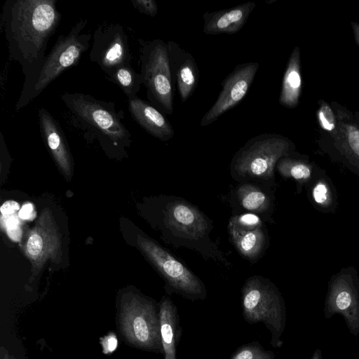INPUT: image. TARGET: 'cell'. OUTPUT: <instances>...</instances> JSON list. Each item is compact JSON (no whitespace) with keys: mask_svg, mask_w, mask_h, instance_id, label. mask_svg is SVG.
<instances>
[{"mask_svg":"<svg viewBox=\"0 0 359 359\" xmlns=\"http://www.w3.org/2000/svg\"><path fill=\"white\" fill-rule=\"evenodd\" d=\"M61 20L57 0H7L1 14V27L9 55L18 62L25 80L43 62L49 39Z\"/></svg>","mask_w":359,"mask_h":359,"instance_id":"cell-1","label":"cell"},{"mask_svg":"<svg viewBox=\"0 0 359 359\" xmlns=\"http://www.w3.org/2000/svg\"><path fill=\"white\" fill-rule=\"evenodd\" d=\"M61 100L69 124L86 136L116 148L129 144L130 133L122 121L123 112L117 111L114 102L81 93H64Z\"/></svg>","mask_w":359,"mask_h":359,"instance_id":"cell-2","label":"cell"},{"mask_svg":"<svg viewBox=\"0 0 359 359\" xmlns=\"http://www.w3.org/2000/svg\"><path fill=\"white\" fill-rule=\"evenodd\" d=\"M161 229L175 247L198 252L204 257L226 262L210 233L211 221L195 205L177 196H167L161 209Z\"/></svg>","mask_w":359,"mask_h":359,"instance_id":"cell-3","label":"cell"},{"mask_svg":"<svg viewBox=\"0 0 359 359\" xmlns=\"http://www.w3.org/2000/svg\"><path fill=\"white\" fill-rule=\"evenodd\" d=\"M87 23V20L81 18L68 33L57 37L38 70L24 81L15 110L24 108L63 72L79 62L82 55L88 50L91 41V34L83 32Z\"/></svg>","mask_w":359,"mask_h":359,"instance_id":"cell-4","label":"cell"},{"mask_svg":"<svg viewBox=\"0 0 359 359\" xmlns=\"http://www.w3.org/2000/svg\"><path fill=\"white\" fill-rule=\"evenodd\" d=\"M295 147L286 137L263 133L250 139L233 156L231 173L236 180H270L278 161L293 156Z\"/></svg>","mask_w":359,"mask_h":359,"instance_id":"cell-5","label":"cell"},{"mask_svg":"<svg viewBox=\"0 0 359 359\" xmlns=\"http://www.w3.org/2000/svg\"><path fill=\"white\" fill-rule=\"evenodd\" d=\"M243 316L250 324L263 323L271 332V344L283 346L286 309L278 287L269 279L254 276L245 281L241 290Z\"/></svg>","mask_w":359,"mask_h":359,"instance_id":"cell-6","label":"cell"},{"mask_svg":"<svg viewBox=\"0 0 359 359\" xmlns=\"http://www.w3.org/2000/svg\"><path fill=\"white\" fill-rule=\"evenodd\" d=\"M121 332L137 348L163 353L161 322L154 303L134 292L125 293L118 314Z\"/></svg>","mask_w":359,"mask_h":359,"instance_id":"cell-7","label":"cell"},{"mask_svg":"<svg viewBox=\"0 0 359 359\" xmlns=\"http://www.w3.org/2000/svg\"><path fill=\"white\" fill-rule=\"evenodd\" d=\"M143 84L150 103L164 114L173 112V83L167 43L159 39L141 42Z\"/></svg>","mask_w":359,"mask_h":359,"instance_id":"cell-8","label":"cell"},{"mask_svg":"<svg viewBox=\"0 0 359 359\" xmlns=\"http://www.w3.org/2000/svg\"><path fill=\"white\" fill-rule=\"evenodd\" d=\"M137 244L175 292L191 300L204 299V283L175 256L148 237L137 234Z\"/></svg>","mask_w":359,"mask_h":359,"instance_id":"cell-9","label":"cell"},{"mask_svg":"<svg viewBox=\"0 0 359 359\" xmlns=\"http://www.w3.org/2000/svg\"><path fill=\"white\" fill-rule=\"evenodd\" d=\"M323 311L327 319L340 315L350 332L359 337V276L354 266L341 268L330 277Z\"/></svg>","mask_w":359,"mask_h":359,"instance_id":"cell-10","label":"cell"},{"mask_svg":"<svg viewBox=\"0 0 359 359\" xmlns=\"http://www.w3.org/2000/svg\"><path fill=\"white\" fill-rule=\"evenodd\" d=\"M128 37L117 22H104L95 30L89 59L109 76L121 66L131 65Z\"/></svg>","mask_w":359,"mask_h":359,"instance_id":"cell-11","label":"cell"},{"mask_svg":"<svg viewBox=\"0 0 359 359\" xmlns=\"http://www.w3.org/2000/svg\"><path fill=\"white\" fill-rule=\"evenodd\" d=\"M24 252L32 263V276H36L48 260H61V236L55 222L52 212L44 208L26 236Z\"/></svg>","mask_w":359,"mask_h":359,"instance_id":"cell-12","label":"cell"},{"mask_svg":"<svg viewBox=\"0 0 359 359\" xmlns=\"http://www.w3.org/2000/svg\"><path fill=\"white\" fill-rule=\"evenodd\" d=\"M259 67V64L256 62H244L235 67L221 83V91L214 104L202 117L201 126L212 123L241 102L250 89Z\"/></svg>","mask_w":359,"mask_h":359,"instance_id":"cell-13","label":"cell"},{"mask_svg":"<svg viewBox=\"0 0 359 359\" xmlns=\"http://www.w3.org/2000/svg\"><path fill=\"white\" fill-rule=\"evenodd\" d=\"M232 243L245 258L255 261L266 246V232L260 218L252 213L232 217L228 224Z\"/></svg>","mask_w":359,"mask_h":359,"instance_id":"cell-14","label":"cell"},{"mask_svg":"<svg viewBox=\"0 0 359 359\" xmlns=\"http://www.w3.org/2000/svg\"><path fill=\"white\" fill-rule=\"evenodd\" d=\"M334 111L337 131L332 137L339 160L348 170L359 177V126L350 111L337 104Z\"/></svg>","mask_w":359,"mask_h":359,"instance_id":"cell-15","label":"cell"},{"mask_svg":"<svg viewBox=\"0 0 359 359\" xmlns=\"http://www.w3.org/2000/svg\"><path fill=\"white\" fill-rule=\"evenodd\" d=\"M173 86L180 100L186 102L194 92L199 81V69L194 56L172 41L167 42Z\"/></svg>","mask_w":359,"mask_h":359,"instance_id":"cell-16","label":"cell"},{"mask_svg":"<svg viewBox=\"0 0 359 359\" xmlns=\"http://www.w3.org/2000/svg\"><path fill=\"white\" fill-rule=\"evenodd\" d=\"M38 116L43 140L57 165L67 178L69 179L72 163L63 130L57 121L47 109L40 108Z\"/></svg>","mask_w":359,"mask_h":359,"instance_id":"cell-17","label":"cell"},{"mask_svg":"<svg viewBox=\"0 0 359 359\" xmlns=\"http://www.w3.org/2000/svg\"><path fill=\"white\" fill-rule=\"evenodd\" d=\"M255 7V2L248 1L230 8L206 12L203 15V32L206 34L237 33L243 27Z\"/></svg>","mask_w":359,"mask_h":359,"instance_id":"cell-18","label":"cell"},{"mask_svg":"<svg viewBox=\"0 0 359 359\" xmlns=\"http://www.w3.org/2000/svg\"><path fill=\"white\" fill-rule=\"evenodd\" d=\"M128 109L133 119L147 132L161 141L172 138V126L161 111L137 97L128 99Z\"/></svg>","mask_w":359,"mask_h":359,"instance_id":"cell-19","label":"cell"},{"mask_svg":"<svg viewBox=\"0 0 359 359\" xmlns=\"http://www.w3.org/2000/svg\"><path fill=\"white\" fill-rule=\"evenodd\" d=\"M308 199L313 208L323 213H334L338 207L337 189L325 170H318L306 187Z\"/></svg>","mask_w":359,"mask_h":359,"instance_id":"cell-20","label":"cell"},{"mask_svg":"<svg viewBox=\"0 0 359 359\" xmlns=\"http://www.w3.org/2000/svg\"><path fill=\"white\" fill-rule=\"evenodd\" d=\"M302 90L300 49L297 46L290 54L283 77L279 103L284 107L294 109L299 104Z\"/></svg>","mask_w":359,"mask_h":359,"instance_id":"cell-21","label":"cell"},{"mask_svg":"<svg viewBox=\"0 0 359 359\" xmlns=\"http://www.w3.org/2000/svg\"><path fill=\"white\" fill-rule=\"evenodd\" d=\"M161 337L165 359L176 358V344L179 333L177 309L168 297H163L159 305Z\"/></svg>","mask_w":359,"mask_h":359,"instance_id":"cell-22","label":"cell"},{"mask_svg":"<svg viewBox=\"0 0 359 359\" xmlns=\"http://www.w3.org/2000/svg\"><path fill=\"white\" fill-rule=\"evenodd\" d=\"M276 168L283 177L296 182L297 193L300 194L313 180L319 167L307 159L293 155L280 158Z\"/></svg>","mask_w":359,"mask_h":359,"instance_id":"cell-23","label":"cell"},{"mask_svg":"<svg viewBox=\"0 0 359 359\" xmlns=\"http://www.w3.org/2000/svg\"><path fill=\"white\" fill-rule=\"evenodd\" d=\"M236 196L240 205L250 213L262 214L271 208L270 196L255 184H241L237 188Z\"/></svg>","mask_w":359,"mask_h":359,"instance_id":"cell-24","label":"cell"},{"mask_svg":"<svg viewBox=\"0 0 359 359\" xmlns=\"http://www.w3.org/2000/svg\"><path fill=\"white\" fill-rule=\"evenodd\" d=\"M107 76L121 88L128 99L137 97L143 84L142 74L135 72L131 65L119 67Z\"/></svg>","mask_w":359,"mask_h":359,"instance_id":"cell-25","label":"cell"},{"mask_svg":"<svg viewBox=\"0 0 359 359\" xmlns=\"http://www.w3.org/2000/svg\"><path fill=\"white\" fill-rule=\"evenodd\" d=\"M317 119L320 127L332 138L337 131V118L334 110L325 100H318Z\"/></svg>","mask_w":359,"mask_h":359,"instance_id":"cell-26","label":"cell"},{"mask_svg":"<svg viewBox=\"0 0 359 359\" xmlns=\"http://www.w3.org/2000/svg\"><path fill=\"white\" fill-rule=\"evenodd\" d=\"M275 354L270 350H266L257 342L247 344L239 347L231 359H274Z\"/></svg>","mask_w":359,"mask_h":359,"instance_id":"cell-27","label":"cell"},{"mask_svg":"<svg viewBox=\"0 0 359 359\" xmlns=\"http://www.w3.org/2000/svg\"><path fill=\"white\" fill-rule=\"evenodd\" d=\"M133 6L139 12L150 17H155L158 13V6L154 0H132Z\"/></svg>","mask_w":359,"mask_h":359,"instance_id":"cell-28","label":"cell"},{"mask_svg":"<svg viewBox=\"0 0 359 359\" xmlns=\"http://www.w3.org/2000/svg\"><path fill=\"white\" fill-rule=\"evenodd\" d=\"M100 344L102 352L104 354H109L114 351L118 345V340L114 332H109L107 335L100 339Z\"/></svg>","mask_w":359,"mask_h":359,"instance_id":"cell-29","label":"cell"},{"mask_svg":"<svg viewBox=\"0 0 359 359\" xmlns=\"http://www.w3.org/2000/svg\"><path fill=\"white\" fill-rule=\"evenodd\" d=\"M1 225L5 231H10L21 226V222L18 215L15 214L1 217Z\"/></svg>","mask_w":359,"mask_h":359,"instance_id":"cell-30","label":"cell"},{"mask_svg":"<svg viewBox=\"0 0 359 359\" xmlns=\"http://www.w3.org/2000/svg\"><path fill=\"white\" fill-rule=\"evenodd\" d=\"M35 216L36 212L31 203L24 204L18 212V217L24 220H33Z\"/></svg>","mask_w":359,"mask_h":359,"instance_id":"cell-31","label":"cell"},{"mask_svg":"<svg viewBox=\"0 0 359 359\" xmlns=\"http://www.w3.org/2000/svg\"><path fill=\"white\" fill-rule=\"evenodd\" d=\"M20 209L19 203L14 201H7L0 208L2 216H8L15 214Z\"/></svg>","mask_w":359,"mask_h":359,"instance_id":"cell-32","label":"cell"},{"mask_svg":"<svg viewBox=\"0 0 359 359\" xmlns=\"http://www.w3.org/2000/svg\"><path fill=\"white\" fill-rule=\"evenodd\" d=\"M351 25L353 32L355 41L358 46L359 47V23L355 22H351Z\"/></svg>","mask_w":359,"mask_h":359,"instance_id":"cell-33","label":"cell"},{"mask_svg":"<svg viewBox=\"0 0 359 359\" xmlns=\"http://www.w3.org/2000/svg\"><path fill=\"white\" fill-rule=\"evenodd\" d=\"M0 359H16L4 346L0 347Z\"/></svg>","mask_w":359,"mask_h":359,"instance_id":"cell-34","label":"cell"},{"mask_svg":"<svg viewBox=\"0 0 359 359\" xmlns=\"http://www.w3.org/2000/svg\"><path fill=\"white\" fill-rule=\"evenodd\" d=\"M311 359H322V354L320 349H317L314 353L313 354V356Z\"/></svg>","mask_w":359,"mask_h":359,"instance_id":"cell-35","label":"cell"}]
</instances>
